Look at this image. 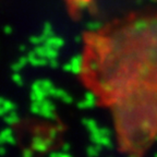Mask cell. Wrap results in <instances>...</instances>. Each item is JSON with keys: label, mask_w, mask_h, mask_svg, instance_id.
Wrapping results in <instances>:
<instances>
[{"label": "cell", "mask_w": 157, "mask_h": 157, "mask_svg": "<svg viewBox=\"0 0 157 157\" xmlns=\"http://www.w3.org/2000/svg\"><path fill=\"white\" fill-rule=\"evenodd\" d=\"M82 75L113 103L141 85L157 87V12H136L84 37Z\"/></svg>", "instance_id": "obj_1"}, {"label": "cell", "mask_w": 157, "mask_h": 157, "mask_svg": "<svg viewBox=\"0 0 157 157\" xmlns=\"http://www.w3.org/2000/svg\"><path fill=\"white\" fill-rule=\"evenodd\" d=\"M119 133L130 146H141L157 133V87L141 85L111 103Z\"/></svg>", "instance_id": "obj_2"}, {"label": "cell", "mask_w": 157, "mask_h": 157, "mask_svg": "<svg viewBox=\"0 0 157 157\" xmlns=\"http://www.w3.org/2000/svg\"><path fill=\"white\" fill-rule=\"evenodd\" d=\"M54 145V140L48 136L43 135H34L31 142V148L37 153H46Z\"/></svg>", "instance_id": "obj_3"}, {"label": "cell", "mask_w": 157, "mask_h": 157, "mask_svg": "<svg viewBox=\"0 0 157 157\" xmlns=\"http://www.w3.org/2000/svg\"><path fill=\"white\" fill-rule=\"evenodd\" d=\"M48 97V93L43 88L42 80H36L31 85V101L42 103Z\"/></svg>", "instance_id": "obj_4"}, {"label": "cell", "mask_w": 157, "mask_h": 157, "mask_svg": "<svg viewBox=\"0 0 157 157\" xmlns=\"http://www.w3.org/2000/svg\"><path fill=\"white\" fill-rule=\"evenodd\" d=\"M55 104L50 101L49 99H45L44 101L40 103V117L48 119V120H56L57 115L55 113Z\"/></svg>", "instance_id": "obj_5"}, {"label": "cell", "mask_w": 157, "mask_h": 157, "mask_svg": "<svg viewBox=\"0 0 157 157\" xmlns=\"http://www.w3.org/2000/svg\"><path fill=\"white\" fill-rule=\"evenodd\" d=\"M26 56H27V58H29V63L33 67H44L49 63V60H47L46 58L38 57L34 52V50L29 52Z\"/></svg>", "instance_id": "obj_6"}, {"label": "cell", "mask_w": 157, "mask_h": 157, "mask_svg": "<svg viewBox=\"0 0 157 157\" xmlns=\"http://www.w3.org/2000/svg\"><path fill=\"white\" fill-rule=\"evenodd\" d=\"M44 45L50 47V48H54V49H56V50H58L59 48H61V47L64 45V40L62 38H60V37L55 36L54 35V36H50L49 38H47L46 42L44 43Z\"/></svg>", "instance_id": "obj_7"}, {"label": "cell", "mask_w": 157, "mask_h": 157, "mask_svg": "<svg viewBox=\"0 0 157 157\" xmlns=\"http://www.w3.org/2000/svg\"><path fill=\"white\" fill-rule=\"evenodd\" d=\"M27 63H29L27 56H21L14 63L11 64V70L13 71V73H19L24 67H26Z\"/></svg>", "instance_id": "obj_8"}, {"label": "cell", "mask_w": 157, "mask_h": 157, "mask_svg": "<svg viewBox=\"0 0 157 157\" xmlns=\"http://www.w3.org/2000/svg\"><path fill=\"white\" fill-rule=\"evenodd\" d=\"M3 121L7 123L9 127H12V125H15L20 122V118L19 115L17 113V111H11V113H7V115L3 117Z\"/></svg>", "instance_id": "obj_9"}, {"label": "cell", "mask_w": 157, "mask_h": 157, "mask_svg": "<svg viewBox=\"0 0 157 157\" xmlns=\"http://www.w3.org/2000/svg\"><path fill=\"white\" fill-rule=\"evenodd\" d=\"M13 134V130L11 127H8L3 130L0 131V145H3V144H7L8 140H9L10 137L12 136Z\"/></svg>", "instance_id": "obj_10"}, {"label": "cell", "mask_w": 157, "mask_h": 157, "mask_svg": "<svg viewBox=\"0 0 157 157\" xmlns=\"http://www.w3.org/2000/svg\"><path fill=\"white\" fill-rule=\"evenodd\" d=\"M40 34L45 37V39L49 38L50 36H54V29H52V25L49 22H45L43 25V29Z\"/></svg>", "instance_id": "obj_11"}, {"label": "cell", "mask_w": 157, "mask_h": 157, "mask_svg": "<svg viewBox=\"0 0 157 157\" xmlns=\"http://www.w3.org/2000/svg\"><path fill=\"white\" fill-rule=\"evenodd\" d=\"M29 43L32 45H34L35 47L36 46H40V45H44V43L46 42V39H45V37L43 36L42 34L39 35H32V36L29 38Z\"/></svg>", "instance_id": "obj_12"}, {"label": "cell", "mask_w": 157, "mask_h": 157, "mask_svg": "<svg viewBox=\"0 0 157 157\" xmlns=\"http://www.w3.org/2000/svg\"><path fill=\"white\" fill-rule=\"evenodd\" d=\"M2 107L5 108V110L7 111V113H11V111H15V109H17V105L12 101H9V99H6Z\"/></svg>", "instance_id": "obj_13"}, {"label": "cell", "mask_w": 157, "mask_h": 157, "mask_svg": "<svg viewBox=\"0 0 157 157\" xmlns=\"http://www.w3.org/2000/svg\"><path fill=\"white\" fill-rule=\"evenodd\" d=\"M29 111L33 115H36V116L40 115V103H38V101H32V104L29 106Z\"/></svg>", "instance_id": "obj_14"}, {"label": "cell", "mask_w": 157, "mask_h": 157, "mask_svg": "<svg viewBox=\"0 0 157 157\" xmlns=\"http://www.w3.org/2000/svg\"><path fill=\"white\" fill-rule=\"evenodd\" d=\"M58 134H59V131L58 129H57L56 127H52V128H49L48 131H47V136L50 137L52 140H56L57 137H58Z\"/></svg>", "instance_id": "obj_15"}, {"label": "cell", "mask_w": 157, "mask_h": 157, "mask_svg": "<svg viewBox=\"0 0 157 157\" xmlns=\"http://www.w3.org/2000/svg\"><path fill=\"white\" fill-rule=\"evenodd\" d=\"M71 3L78 9H82V8H85L88 5V0H70Z\"/></svg>", "instance_id": "obj_16"}, {"label": "cell", "mask_w": 157, "mask_h": 157, "mask_svg": "<svg viewBox=\"0 0 157 157\" xmlns=\"http://www.w3.org/2000/svg\"><path fill=\"white\" fill-rule=\"evenodd\" d=\"M11 78H12V81L14 82L17 86H23V78H22V75L20 73H13Z\"/></svg>", "instance_id": "obj_17"}, {"label": "cell", "mask_w": 157, "mask_h": 157, "mask_svg": "<svg viewBox=\"0 0 157 157\" xmlns=\"http://www.w3.org/2000/svg\"><path fill=\"white\" fill-rule=\"evenodd\" d=\"M34 155V151L32 148H24L22 153V157H33Z\"/></svg>", "instance_id": "obj_18"}, {"label": "cell", "mask_w": 157, "mask_h": 157, "mask_svg": "<svg viewBox=\"0 0 157 157\" xmlns=\"http://www.w3.org/2000/svg\"><path fill=\"white\" fill-rule=\"evenodd\" d=\"M12 32H13V29H12L11 25L7 24V25L3 26V33H5L6 35H11L12 34Z\"/></svg>", "instance_id": "obj_19"}, {"label": "cell", "mask_w": 157, "mask_h": 157, "mask_svg": "<svg viewBox=\"0 0 157 157\" xmlns=\"http://www.w3.org/2000/svg\"><path fill=\"white\" fill-rule=\"evenodd\" d=\"M48 64L52 67V69H57V68H58V66H59L58 61H57V59H52V60H49Z\"/></svg>", "instance_id": "obj_20"}, {"label": "cell", "mask_w": 157, "mask_h": 157, "mask_svg": "<svg viewBox=\"0 0 157 157\" xmlns=\"http://www.w3.org/2000/svg\"><path fill=\"white\" fill-rule=\"evenodd\" d=\"M7 154V148L3 145H0V156H5Z\"/></svg>", "instance_id": "obj_21"}, {"label": "cell", "mask_w": 157, "mask_h": 157, "mask_svg": "<svg viewBox=\"0 0 157 157\" xmlns=\"http://www.w3.org/2000/svg\"><path fill=\"white\" fill-rule=\"evenodd\" d=\"M63 70L64 71H67V72H69V71H72V67H71V63L69 62V63H66L63 66Z\"/></svg>", "instance_id": "obj_22"}, {"label": "cell", "mask_w": 157, "mask_h": 157, "mask_svg": "<svg viewBox=\"0 0 157 157\" xmlns=\"http://www.w3.org/2000/svg\"><path fill=\"white\" fill-rule=\"evenodd\" d=\"M69 150H70V144H68V143H64V144L62 145V152L67 153Z\"/></svg>", "instance_id": "obj_23"}, {"label": "cell", "mask_w": 157, "mask_h": 157, "mask_svg": "<svg viewBox=\"0 0 157 157\" xmlns=\"http://www.w3.org/2000/svg\"><path fill=\"white\" fill-rule=\"evenodd\" d=\"M7 115V111L5 110V108L2 106H0V117H5Z\"/></svg>", "instance_id": "obj_24"}, {"label": "cell", "mask_w": 157, "mask_h": 157, "mask_svg": "<svg viewBox=\"0 0 157 157\" xmlns=\"http://www.w3.org/2000/svg\"><path fill=\"white\" fill-rule=\"evenodd\" d=\"M60 153L59 152H50L49 153V156L48 157H59Z\"/></svg>", "instance_id": "obj_25"}, {"label": "cell", "mask_w": 157, "mask_h": 157, "mask_svg": "<svg viewBox=\"0 0 157 157\" xmlns=\"http://www.w3.org/2000/svg\"><path fill=\"white\" fill-rule=\"evenodd\" d=\"M19 50L21 52H26V46H25L24 44H22V45H20V47H19Z\"/></svg>", "instance_id": "obj_26"}, {"label": "cell", "mask_w": 157, "mask_h": 157, "mask_svg": "<svg viewBox=\"0 0 157 157\" xmlns=\"http://www.w3.org/2000/svg\"><path fill=\"white\" fill-rule=\"evenodd\" d=\"M59 157H72L71 155H69L68 153H60V155H59Z\"/></svg>", "instance_id": "obj_27"}, {"label": "cell", "mask_w": 157, "mask_h": 157, "mask_svg": "<svg viewBox=\"0 0 157 157\" xmlns=\"http://www.w3.org/2000/svg\"><path fill=\"white\" fill-rule=\"evenodd\" d=\"M56 128H57V129H58L59 132H61V131L64 129V127H63V125H62V124H57V125H56Z\"/></svg>", "instance_id": "obj_28"}, {"label": "cell", "mask_w": 157, "mask_h": 157, "mask_svg": "<svg viewBox=\"0 0 157 157\" xmlns=\"http://www.w3.org/2000/svg\"><path fill=\"white\" fill-rule=\"evenodd\" d=\"M5 101H6L5 98L1 97V96H0V106H2V105H3V103H5Z\"/></svg>", "instance_id": "obj_29"}]
</instances>
